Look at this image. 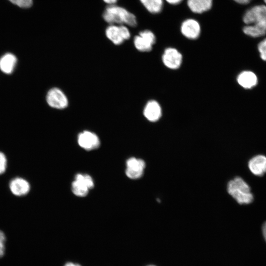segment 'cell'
Returning a JSON list of instances; mask_svg holds the SVG:
<instances>
[{
    "label": "cell",
    "mask_w": 266,
    "mask_h": 266,
    "mask_svg": "<svg viewBox=\"0 0 266 266\" xmlns=\"http://www.w3.org/2000/svg\"><path fill=\"white\" fill-rule=\"evenodd\" d=\"M247 24L243 29L245 34L253 37L264 35L266 33V6L257 5L248 9L243 17Z\"/></svg>",
    "instance_id": "obj_1"
},
{
    "label": "cell",
    "mask_w": 266,
    "mask_h": 266,
    "mask_svg": "<svg viewBox=\"0 0 266 266\" xmlns=\"http://www.w3.org/2000/svg\"><path fill=\"white\" fill-rule=\"evenodd\" d=\"M102 17L109 25H124L131 27L137 25L136 17L133 13L116 4L107 5L103 12Z\"/></svg>",
    "instance_id": "obj_2"
},
{
    "label": "cell",
    "mask_w": 266,
    "mask_h": 266,
    "mask_svg": "<svg viewBox=\"0 0 266 266\" xmlns=\"http://www.w3.org/2000/svg\"><path fill=\"white\" fill-rule=\"evenodd\" d=\"M227 191L239 204H248L254 200V196L248 184L240 177L236 176L229 181Z\"/></svg>",
    "instance_id": "obj_3"
},
{
    "label": "cell",
    "mask_w": 266,
    "mask_h": 266,
    "mask_svg": "<svg viewBox=\"0 0 266 266\" xmlns=\"http://www.w3.org/2000/svg\"><path fill=\"white\" fill-rule=\"evenodd\" d=\"M106 37L115 45H120L131 37L128 26L124 25L110 24L106 28Z\"/></svg>",
    "instance_id": "obj_4"
},
{
    "label": "cell",
    "mask_w": 266,
    "mask_h": 266,
    "mask_svg": "<svg viewBox=\"0 0 266 266\" xmlns=\"http://www.w3.org/2000/svg\"><path fill=\"white\" fill-rule=\"evenodd\" d=\"M155 41L156 37L154 33L148 30L141 31L133 39L135 47L141 52L151 51Z\"/></svg>",
    "instance_id": "obj_5"
},
{
    "label": "cell",
    "mask_w": 266,
    "mask_h": 266,
    "mask_svg": "<svg viewBox=\"0 0 266 266\" xmlns=\"http://www.w3.org/2000/svg\"><path fill=\"white\" fill-rule=\"evenodd\" d=\"M126 166V175L130 179H137L142 177L146 164L141 159L132 157L127 161Z\"/></svg>",
    "instance_id": "obj_6"
},
{
    "label": "cell",
    "mask_w": 266,
    "mask_h": 266,
    "mask_svg": "<svg viewBox=\"0 0 266 266\" xmlns=\"http://www.w3.org/2000/svg\"><path fill=\"white\" fill-rule=\"evenodd\" d=\"M46 100L49 106L57 109H64L68 104L66 97L57 88H52L48 92Z\"/></svg>",
    "instance_id": "obj_7"
},
{
    "label": "cell",
    "mask_w": 266,
    "mask_h": 266,
    "mask_svg": "<svg viewBox=\"0 0 266 266\" xmlns=\"http://www.w3.org/2000/svg\"><path fill=\"white\" fill-rule=\"evenodd\" d=\"M180 30L182 34L186 38L195 39L200 36L201 28L198 21L189 18L185 20L182 23Z\"/></svg>",
    "instance_id": "obj_8"
},
{
    "label": "cell",
    "mask_w": 266,
    "mask_h": 266,
    "mask_svg": "<svg viewBox=\"0 0 266 266\" xmlns=\"http://www.w3.org/2000/svg\"><path fill=\"white\" fill-rule=\"evenodd\" d=\"M164 65L170 69H177L182 60L181 54L175 48L169 47L165 49L162 56Z\"/></svg>",
    "instance_id": "obj_9"
},
{
    "label": "cell",
    "mask_w": 266,
    "mask_h": 266,
    "mask_svg": "<svg viewBox=\"0 0 266 266\" xmlns=\"http://www.w3.org/2000/svg\"><path fill=\"white\" fill-rule=\"evenodd\" d=\"M77 141L79 146L86 150L96 149L100 144L98 136L95 133L87 131L79 134Z\"/></svg>",
    "instance_id": "obj_10"
},
{
    "label": "cell",
    "mask_w": 266,
    "mask_h": 266,
    "mask_svg": "<svg viewBox=\"0 0 266 266\" xmlns=\"http://www.w3.org/2000/svg\"><path fill=\"white\" fill-rule=\"evenodd\" d=\"M248 166L254 175L263 176L266 173V156L262 154L254 156L249 160Z\"/></svg>",
    "instance_id": "obj_11"
},
{
    "label": "cell",
    "mask_w": 266,
    "mask_h": 266,
    "mask_svg": "<svg viewBox=\"0 0 266 266\" xmlns=\"http://www.w3.org/2000/svg\"><path fill=\"white\" fill-rule=\"evenodd\" d=\"M9 189L13 194L22 196L27 194L30 190L29 182L21 177H15L9 183Z\"/></svg>",
    "instance_id": "obj_12"
},
{
    "label": "cell",
    "mask_w": 266,
    "mask_h": 266,
    "mask_svg": "<svg viewBox=\"0 0 266 266\" xmlns=\"http://www.w3.org/2000/svg\"><path fill=\"white\" fill-rule=\"evenodd\" d=\"M143 114L149 121L156 122L160 119L162 115L161 106L155 100L149 101L144 109Z\"/></svg>",
    "instance_id": "obj_13"
},
{
    "label": "cell",
    "mask_w": 266,
    "mask_h": 266,
    "mask_svg": "<svg viewBox=\"0 0 266 266\" xmlns=\"http://www.w3.org/2000/svg\"><path fill=\"white\" fill-rule=\"evenodd\" d=\"M238 83L245 89H251L258 83L257 75L252 71L246 70L241 72L237 77Z\"/></svg>",
    "instance_id": "obj_14"
},
{
    "label": "cell",
    "mask_w": 266,
    "mask_h": 266,
    "mask_svg": "<svg viewBox=\"0 0 266 266\" xmlns=\"http://www.w3.org/2000/svg\"><path fill=\"white\" fill-rule=\"evenodd\" d=\"M187 3L191 11L200 14L211 9L213 0H187Z\"/></svg>",
    "instance_id": "obj_15"
},
{
    "label": "cell",
    "mask_w": 266,
    "mask_h": 266,
    "mask_svg": "<svg viewBox=\"0 0 266 266\" xmlns=\"http://www.w3.org/2000/svg\"><path fill=\"white\" fill-rule=\"evenodd\" d=\"M17 63L16 56L12 53H7L0 58V69L4 73L12 72Z\"/></svg>",
    "instance_id": "obj_16"
},
{
    "label": "cell",
    "mask_w": 266,
    "mask_h": 266,
    "mask_svg": "<svg viewBox=\"0 0 266 266\" xmlns=\"http://www.w3.org/2000/svg\"><path fill=\"white\" fill-rule=\"evenodd\" d=\"M139 1L150 13L157 14L162 10L163 0H139Z\"/></svg>",
    "instance_id": "obj_17"
},
{
    "label": "cell",
    "mask_w": 266,
    "mask_h": 266,
    "mask_svg": "<svg viewBox=\"0 0 266 266\" xmlns=\"http://www.w3.org/2000/svg\"><path fill=\"white\" fill-rule=\"evenodd\" d=\"M71 190L76 196L83 197L87 196L89 189L80 179L75 177V180L72 183Z\"/></svg>",
    "instance_id": "obj_18"
},
{
    "label": "cell",
    "mask_w": 266,
    "mask_h": 266,
    "mask_svg": "<svg viewBox=\"0 0 266 266\" xmlns=\"http://www.w3.org/2000/svg\"><path fill=\"white\" fill-rule=\"evenodd\" d=\"M75 177L80 179L89 189H92L94 187V183L93 180L89 175L78 173L75 175Z\"/></svg>",
    "instance_id": "obj_19"
},
{
    "label": "cell",
    "mask_w": 266,
    "mask_h": 266,
    "mask_svg": "<svg viewBox=\"0 0 266 266\" xmlns=\"http://www.w3.org/2000/svg\"><path fill=\"white\" fill-rule=\"evenodd\" d=\"M12 3L23 8L31 7L33 5V0H8Z\"/></svg>",
    "instance_id": "obj_20"
},
{
    "label": "cell",
    "mask_w": 266,
    "mask_h": 266,
    "mask_svg": "<svg viewBox=\"0 0 266 266\" xmlns=\"http://www.w3.org/2000/svg\"><path fill=\"white\" fill-rule=\"evenodd\" d=\"M258 48L261 59L266 61V38L259 43Z\"/></svg>",
    "instance_id": "obj_21"
},
{
    "label": "cell",
    "mask_w": 266,
    "mask_h": 266,
    "mask_svg": "<svg viewBox=\"0 0 266 266\" xmlns=\"http://www.w3.org/2000/svg\"><path fill=\"white\" fill-rule=\"evenodd\" d=\"M5 235L4 233L0 230V258L2 257L5 253Z\"/></svg>",
    "instance_id": "obj_22"
},
{
    "label": "cell",
    "mask_w": 266,
    "mask_h": 266,
    "mask_svg": "<svg viewBox=\"0 0 266 266\" xmlns=\"http://www.w3.org/2000/svg\"><path fill=\"white\" fill-rule=\"evenodd\" d=\"M7 166V159L5 155L0 152V174L4 172Z\"/></svg>",
    "instance_id": "obj_23"
},
{
    "label": "cell",
    "mask_w": 266,
    "mask_h": 266,
    "mask_svg": "<svg viewBox=\"0 0 266 266\" xmlns=\"http://www.w3.org/2000/svg\"><path fill=\"white\" fill-rule=\"evenodd\" d=\"M262 231L264 238L266 242V221L262 225Z\"/></svg>",
    "instance_id": "obj_24"
},
{
    "label": "cell",
    "mask_w": 266,
    "mask_h": 266,
    "mask_svg": "<svg viewBox=\"0 0 266 266\" xmlns=\"http://www.w3.org/2000/svg\"><path fill=\"white\" fill-rule=\"evenodd\" d=\"M167 2L171 4H178L183 0H166Z\"/></svg>",
    "instance_id": "obj_25"
},
{
    "label": "cell",
    "mask_w": 266,
    "mask_h": 266,
    "mask_svg": "<svg viewBox=\"0 0 266 266\" xmlns=\"http://www.w3.org/2000/svg\"><path fill=\"white\" fill-rule=\"evenodd\" d=\"M105 3L109 5L116 4L118 0H102Z\"/></svg>",
    "instance_id": "obj_26"
},
{
    "label": "cell",
    "mask_w": 266,
    "mask_h": 266,
    "mask_svg": "<svg viewBox=\"0 0 266 266\" xmlns=\"http://www.w3.org/2000/svg\"><path fill=\"white\" fill-rule=\"evenodd\" d=\"M235 2L245 4L248 3L251 0H233Z\"/></svg>",
    "instance_id": "obj_27"
},
{
    "label": "cell",
    "mask_w": 266,
    "mask_h": 266,
    "mask_svg": "<svg viewBox=\"0 0 266 266\" xmlns=\"http://www.w3.org/2000/svg\"><path fill=\"white\" fill-rule=\"evenodd\" d=\"M64 266H81L79 264H75L72 262H68L66 263Z\"/></svg>",
    "instance_id": "obj_28"
},
{
    "label": "cell",
    "mask_w": 266,
    "mask_h": 266,
    "mask_svg": "<svg viewBox=\"0 0 266 266\" xmlns=\"http://www.w3.org/2000/svg\"><path fill=\"white\" fill-rule=\"evenodd\" d=\"M153 266V265H149V266Z\"/></svg>",
    "instance_id": "obj_29"
},
{
    "label": "cell",
    "mask_w": 266,
    "mask_h": 266,
    "mask_svg": "<svg viewBox=\"0 0 266 266\" xmlns=\"http://www.w3.org/2000/svg\"><path fill=\"white\" fill-rule=\"evenodd\" d=\"M264 1L266 3V0H264Z\"/></svg>",
    "instance_id": "obj_30"
}]
</instances>
